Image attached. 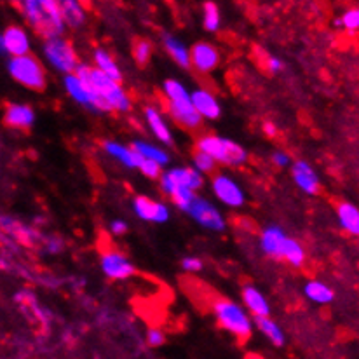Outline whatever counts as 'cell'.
Segmentation results:
<instances>
[{
  "label": "cell",
  "mask_w": 359,
  "mask_h": 359,
  "mask_svg": "<svg viewBox=\"0 0 359 359\" xmlns=\"http://www.w3.org/2000/svg\"><path fill=\"white\" fill-rule=\"evenodd\" d=\"M164 48H166L168 55L171 56L177 65H180L182 68H189L192 67V60H190V49L183 44L182 41L173 35H166L164 37Z\"/></svg>",
  "instance_id": "26"
},
{
  "label": "cell",
  "mask_w": 359,
  "mask_h": 359,
  "mask_svg": "<svg viewBox=\"0 0 359 359\" xmlns=\"http://www.w3.org/2000/svg\"><path fill=\"white\" fill-rule=\"evenodd\" d=\"M337 25H340V27H344L346 30L351 32L359 30V7L347 9L346 13L340 16V20H337Z\"/></svg>",
  "instance_id": "34"
},
{
  "label": "cell",
  "mask_w": 359,
  "mask_h": 359,
  "mask_svg": "<svg viewBox=\"0 0 359 359\" xmlns=\"http://www.w3.org/2000/svg\"><path fill=\"white\" fill-rule=\"evenodd\" d=\"M164 342H166V335H164L163 330L150 328L149 332H147V344H149L150 347H159L163 346Z\"/></svg>",
  "instance_id": "37"
},
{
  "label": "cell",
  "mask_w": 359,
  "mask_h": 359,
  "mask_svg": "<svg viewBox=\"0 0 359 359\" xmlns=\"http://www.w3.org/2000/svg\"><path fill=\"white\" fill-rule=\"evenodd\" d=\"M197 150L208 154L211 159L225 166H241L248 161L246 149L232 140L217 135H204L197 140Z\"/></svg>",
  "instance_id": "4"
},
{
  "label": "cell",
  "mask_w": 359,
  "mask_h": 359,
  "mask_svg": "<svg viewBox=\"0 0 359 359\" xmlns=\"http://www.w3.org/2000/svg\"><path fill=\"white\" fill-rule=\"evenodd\" d=\"M131 147L145 161H154V163L161 164V166H166V164L170 163V154H168L164 149H159V147L152 145V143L143 142V140H136Z\"/></svg>",
  "instance_id": "27"
},
{
  "label": "cell",
  "mask_w": 359,
  "mask_h": 359,
  "mask_svg": "<svg viewBox=\"0 0 359 359\" xmlns=\"http://www.w3.org/2000/svg\"><path fill=\"white\" fill-rule=\"evenodd\" d=\"M304 293L309 300L319 305H328L332 304L333 299H335V292H333V288H330L326 283L318 281V279H312V281L305 283Z\"/></svg>",
  "instance_id": "24"
},
{
  "label": "cell",
  "mask_w": 359,
  "mask_h": 359,
  "mask_svg": "<svg viewBox=\"0 0 359 359\" xmlns=\"http://www.w3.org/2000/svg\"><path fill=\"white\" fill-rule=\"evenodd\" d=\"M128 224H126L124 220H114L112 224H110V232L116 236H122L128 232Z\"/></svg>",
  "instance_id": "40"
},
{
  "label": "cell",
  "mask_w": 359,
  "mask_h": 359,
  "mask_svg": "<svg viewBox=\"0 0 359 359\" xmlns=\"http://www.w3.org/2000/svg\"><path fill=\"white\" fill-rule=\"evenodd\" d=\"M243 302L255 318H269L271 316V307H269L267 299L255 286H244Z\"/></svg>",
  "instance_id": "20"
},
{
  "label": "cell",
  "mask_w": 359,
  "mask_h": 359,
  "mask_svg": "<svg viewBox=\"0 0 359 359\" xmlns=\"http://www.w3.org/2000/svg\"><path fill=\"white\" fill-rule=\"evenodd\" d=\"M213 311L222 328L241 340L250 339L255 321H251L250 316L239 304L231 300H217L213 304Z\"/></svg>",
  "instance_id": "5"
},
{
  "label": "cell",
  "mask_w": 359,
  "mask_h": 359,
  "mask_svg": "<svg viewBox=\"0 0 359 359\" xmlns=\"http://www.w3.org/2000/svg\"><path fill=\"white\" fill-rule=\"evenodd\" d=\"M150 56H152V44L149 41H138L133 46V58L138 65L149 63Z\"/></svg>",
  "instance_id": "33"
},
{
  "label": "cell",
  "mask_w": 359,
  "mask_h": 359,
  "mask_svg": "<svg viewBox=\"0 0 359 359\" xmlns=\"http://www.w3.org/2000/svg\"><path fill=\"white\" fill-rule=\"evenodd\" d=\"M182 269L185 272H199L203 269V262L197 257H187L182 260Z\"/></svg>",
  "instance_id": "38"
},
{
  "label": "cell",
  "mask_w": 359,
  "mask_h": 359,
  "mask_svg": "<svg viewBox=\"0 0 359 359\" xmlns=\"http://www.w3.org/2000/svg\"><path fill=\"white\" fill-rule=\"evenodd\" d=\"M339 224L347 234L359 236V208L353 203H340L337 208Z\"/></svg>",
  "instance_id": "23"
},
{
  "label": "cell",
  "mask_w": 359,
  "mask_h": 359,
  "mask_svg": "<svg viewBox=\"0 0 359 359\" xmlns=\"http://www.w3.org/2000/svg\"><path fill=\"white\" fill-rule=\"evenodd\" d=\"M161 170H163V166L157 163H154V161H145L143 159L142 166H140V171H142L145 177L149 178H161L163 175H161Z\"/></svg>",
  "instance_id": "36"
},
{
  "label": "cell",
  "mask_w": 359,
  "mask_h": 359,
  "mask_svg": "<svg viewBox=\"0 0 359 359\" xmlns=\"http://www.w3.org/2000/svg\"><path fill=\"white\" fill-rule=\"evenodd\" d=\"M290 236L285 234L281 227L278 225H271V227L264 229L260 236V248L267 257L279 258L283 260V253H285V246L288 243Z\"/></svg>",
  "instance_id": "15"
},
{
  "label": "cell",
  "mask_w": 359,
  "mask_h": 359,
  "mask_svg": "<svg viewBox=\"0 0 359 359\" xmlns=\"http://www.w3.org/2000/svg\"><path fill=\"white\" fill-rule=\"evenodd\" d=\"M189 215L192 217V220L196 224H199L201 227L208 229V231L213 232H222L225 229V218L220 213L215 204H211L210 201L203 199V197L197 196V199L194 201V204L190 206Z\"/></svg>",
  "instance_id": "9"
},
{
  "label": "cell",
  "mask_w": 359,
  "mask_h": 359,
  "mask_svg": "<svg viewBox=\"0 0 359 359\" xmlns=\"http://www.w3.org/2000/svg\"><path fill=\"white\" fill-rule=\"evenodd\" d=\"M203 25L208 32H217L222 25L220 9L217 4L206 2L204 4V13H203Z\"/></svg>",
  "instance_id": "31"
},
{
  "label": "cell",
  "mask_w": 359,
  "mask_h": 359,
  "mask_svg": "<svg viewBox=\"0 0 359 359\" xmlns=\"http://www.w3.org/2000/svg\"><path fill=\"white\" fill-rule=\"evenodd\" d=\"M255 326H257V328L260 330V332L264 333V335L267 337L274 346L281 347L283 344H285V333H283V330L279 328V325L274 321V319L255 318Z\"/></svg>",
  "instance_id": "29"
},
{
  "label": "cell",
  "mask_w": 359,
  "mask_h": 359,
  "mask_svg": "<svg viewBox=\"0 0 359 359\" xmlns=\"http://www.w3.org/2000/svg\"><path fill=\"white\" fill-rule=\"evenodd\" d=\"M7 72L18 84L34 91H42L46 88V72L37 58L32 55L11 58L7 63Z\"/></svg>",
  "instance_id": "6"
},
{
  "label": "cell",
  "mask_w": 359,
  "mask_h": 359,
  "mask_svg": "<svg viewBox=\"0 0 359 359\" xmlns=\"http://www.w3.org/2000/svg\"><path fill=\"white\" fill-rule=\"evenodd\" d=\"M95 67L98 68L100 72H103L105 75H109L110 79H114L116 82H121L122 74L119 65L116 63V60L105 51V49H96L95 53Z\"/></svg>",
  "instance_id": "28"
},
{
  "label": "cell",
  "mask_w": 359,
  "mask_h": 359,
  "mask_svg": "<svg viewBox=\"0 0 359 359\" xmlns=\"http://www.w3.org/2000/svg\"><path fill=\"white\" fill-rule=\"evenodd\" d=\"M60 7L61 16H63V21L67 27L79 28L84 25L86 9L81 2H77V0H63V2H60Z\"/></svg>",
  "instance_id": "25"
},
{
  "label": "cell",
  "mask_w": 359,
  "mask_h": 359,
  "mask_svg": "<svg viewBox=\"0 0 359 359\" xmlns=\"http://www.w3.org/2000/svg\"><path fill=\"white\" fill-rule=\"evenodd\" d=\"M44 55L49 63L65 75L75 74L77 67L81 65L79 63V58L77 55H75L74 48H72V44L68 41H65L63 37H56V39H49V41H46Z\"/></svg>",
  "instance_id": "8"
},
{
  "label": "cell",
  "mask_w": 359,
  "mask_h": 359,
  "mask_svg": "<svg viewBox=\"0 0 359 359\" xmlns=\"http://www.w3.org/2000/svg\"><path fill=\"white\" fill-rule=\"evenodd\" d=\"M103 150L110 157H114L117 163H121L122 166L129 168V170H140L143 163V157L133 147L122 145L119 142H105L103 143Z\"/></svg>",
  "instance_id": "18"
},
{
  "label": "cell",
  "mask_w": 359,
  "mask_h": 359,
  "mask_svg": "<svg viewBox=\"0 0 359 359\" xmlns=\"http://www.w3.org/2000/svg\"><path fill=\"white\" fill-rule=\"evenodd\" d=\"M204 177L196 170V168H173V170L166 171L161 177V189L173 197L180 190H190V192H197L203 189Z\"/></svg>",
  "instance_id": "7"
},
{
  "label": "cell",
  "mask_w": 359,
  "mask_h": 359,
  "mask_svg": "<svg viewBox=\"0 0 359 359\" xmlns=\"http://www.w3.org/2000/svg\"><path fill=\"white\" fill-rule=\"evenodd\" d=\"M283 260H286L293 267H302L304 265L305 251L299 241L288 238V243L285 246V253H283Z\"/></svg>",
  "instance_id": "30"
},
{
  "label": "cell",
  "mask_w": 359,
  "mask_h": 359,
  "mask_svg": "<svg viewBox=\"0 0 359 359\" xmlns=\"http://www.w3.org/2000/svg\"><path fill=\"white\" fill-rule=\"evenodd\" d=\"M20 6L21 13L27 18L30 27L46 41L61 37L65 34L67 25L61 16L60 2L56 0H23Z\"/></svg>",
  "instance_id": "2"
},
{
  "label": "cell",
  "mask_w": 359,
  "mask_h": 359,
  "mask_svg": "<svg viewBox=\"0 0 359 359\" xmlns=\"http://www.w3.org/2000/svg\"><path fill=\"white\" fill-rule=\"evenodd\" d=\"M267 68H269V72H272V74H279V72L285 68V65H283V61L279 58L271 56V58L267 60Z\"/></svg>",
  "instance_id": "41"
},
{
  "label": "cell",
  "mask_w": 359,
  "mask_h": 359,
  "mask_svg": "<svg viewBox=\"0 0 359 359\" xmlns=\"http://www.w3.org/2000/svg\"><path fill=\"white\" fill-rule=\"evenodd\" d=\"M4 119H6V124L11 126V128L28 129L32 128V124L35 122V114L28 105L13 103V105L7 107L6 117H4Z\"/></svg>",
  "instance_id": "21"
},
{
  "label": "cell",
  "mask_w": 359,
  "mask_h": 359,
  "mask_svg": "<svg viewBox=\"0 0 359 359\" xmlns=\"http://www.w3.org/2000/svg\"><path fill=\"white\" fill-rule=\"evenodd\" d=\"M133 211H135L138 218H142L145 222H154V224H166L171 217L170 208L166 204L145 196L135 197V201H133Z\"/></svg>",
  "instance_id": "12"
},
{
  "label": "cell",
  "mask_w": 359,
  "mask_h": 359,
  "mask_svg": "<svg viewBox=\"0 0 359 359\" xmlns=\"http://www.w3.org/2000/svg\"><path fill=\"white\" fill-rule=\"evenodd\" d=\"M211 190H213L215 197L229 208H241L246 201V196H244L239 183L229 175H215L211 180Z\"/></svg>",
  "instance_id": "10"
},
{
  "label": "cell",
  "mask_w": 359,
  "mask_h": 359,
  "mask_svg": "<svg viewBox=\"0 0 359 359\" xmlns=\"http://www.w3.org/2000/svg\"><path fill=\"white\" fill-rule=\"evenodd\" d=\"M75 75L82 79L89 89L93 91L96 98V110L98 112H128L131 109V100L128 93L121 86V82H116L100 72L96 67H88V65H79Z\"/></svg>",
  "instance_id": "1"
},
{
  "label": "cell",
  "mask_w": 359,
  "mask_h": 359,
  "mask_svg": "<svg viewBox=\"0 0 359 359\" xmlns=\"http://www.w3.org/2000/svg\"><path fill=\"white\" fill-rule=\"evenodd\" d=\"M292 177L293 182L297 183L300 190H304L309 196H314L319 192V177L314 170L311 168V164L305 163V161H297L292 166Z\"/></svg>",
  "instance_id": "19"
},
{
  "label": "cell",
  "mask_w": 359,
  "mask_h": 359,
  "mask_svg": "<svg viewBox=\"0 0 359 359\" xmlns=\"http://www.w3.org/2000/svg\"><path fill=\"white\" fill-rule=\"evenodd\" d=\"M164 96L168 100V109L171 117L187 129H197L201 126V116L194 109L192 93L175 79H168L163 84Z\"/></svg>",
  "instance_id": "3"
},
{
  "label": "cell",
  "mask_w": 359,
  "mask_h": 359,
  "mask_svg": "<svg viewBox=\"0 0 359 359\" xmlns=\"http://www.w3.org/2000/svg\"><path fill=\"white\" fill-rule=\"evenodd\" d=\"M30 37H28L27 30L20 25H11L4 30L2 37H0V49L2 53L9 55L11 58H20V56L30 55Z\"/></svg>",
  "instance_id": "11"
},
{
  "label": "cell",
  "mask_w": 359,
  "mask_h": 359,
  "mask_svg": "<svg viewBox=\"0 0 359 359\" xmlns=\"http://www.w3.org/2000/svg\"><path fill=\"white\" fill-rule=\"evenodd\" d=\"M192 163H194V168H196L197 171H199L201 175H208V173H213L215 168H217V161L211 159L208 154L201 152V150H196L194 152V157H192Z\"/></svg>",
  "instance_id": "32"
},
{
  "label": "cell",
  "mask_w": 359,
  "mask_h": 359,
  "mask_svg": "<svg viewBox=\"0 0 359 359\" xmlns=\"http://www.w3.org/2000/svg\"><path fill=\"white\" fill-rule=\"evenodd\" d=\"M63 86L67 89L68 96H70L74 102H77L79 105H84L88 109L96 110V98L93 95V91L89 89V86L82 81L79 75L70 74V75H65L63 79Z\"/></svg>",
  "instance_id": "16"
},
{
  "label": "cell",
  "mask_w": 359,
  "mask_h": 359,
  "mask_svg": "<svg viewBox=\"0 0 359 359\" xmlns=\"http://www.w3.org/2000/svg\"><path fill=\"white\" fill-rule=\"evenodd\" d=\"M173 203L177 204L182 211H185V213H189L190 206L194 204V201L197 199V194L196 192H190V190H180V192L175 194L173 197Z\"/></svg>",
  "instance_id": "35"
},
{
  "label": "cell",
  "mask_w": 359,
  "mask_h": 359,
  "mask_svg": "<svg viewBox=\"0 0 359 359\" xmlns=\"http://www.w3.org/2000/svg\"><path fill=\"white\" fill-rule=\"evenodd\" d=\"M145 121L147 124H149L150 131L156 135V138L159 140L163 145H171V143H173V135H171L170 126L166 124L163 116H161L154 107H147L145 109Z\"/></svg>",
  "instance_id": "22"
},
{
  "label": "cell",
  "mask_w": 359,
  "mask_h": 359,
  "mask_svg": "<svg viewBox=\"0 0 359 359\" xmlns=\"http://www.w3.org/2000/svg\"><path fill=\"white\" fill-rule=\"evenodd\" d=\"M192 103L203 121H217L222 116L220 103L215 98L213 93H210L208 89H194Z\"/></svg>",
  "instance_id": "17"
},
{
  "label": "cell",
  "mask_w": 359,
  "mask_h": 359,
  "mask_svg": "<svg viewBox=\"0 0 359 359\" xmlns=\"http://www.w3.org/2000/svg\"><path fill=\"white\" fill-rule=\"evenodd\" d=\"M102 271L107 278L122 281L135 274V265L119 251H107L102 255Z\"/></svg>",
  "instance_id": "13"
},
{
  "label": "cell",
  "mask_w": 359,
  "mask_h": 359,
  "mask_svg": "<svg viewBox=\"0 0 359 359\" xmlns=\"http://www.w3.org/2000/svg\"><path fill=\"white\" fill-rule=\"evenodd\" d=\"M272 163L279 168H286V166H290V163H292V157H290L286 152L278 150V152L272 154Z\"/></svg>",
  "instance_id": "39"
},
{
  "label": "cell",
  "mask_w": 359,
  "mask_h": 359,
  "mask_svg": "<svg viewBox=\"0 0 359 359\" xmlns=\"http://www.w3.org/2000/svg\"><path fill=\"white\" fill-rule=\"evenodd\" d=\"M264 133L267 136H276V135H278V128H276V126L272 124V122H265V124H264Z\"/></svg>",
  "instance_id": "42"
},
{
  "label": "cell",
  "mask_w": 359,
  "mask_h": 359,
  "mask_svg": "<svg viewBox=\"0 0 359 359\" xmlns=\"http://www.w3.org/2000/svg\"><path fill=\"white\" fill-rule=\"evenodd\" d=\"M190 60H192V67L201 74H208V72L215 70L220 61V53L215 46L208 44V42H197L190 49Z\"/></svg>",
  "instance_id": "14"
}]
</instances>
